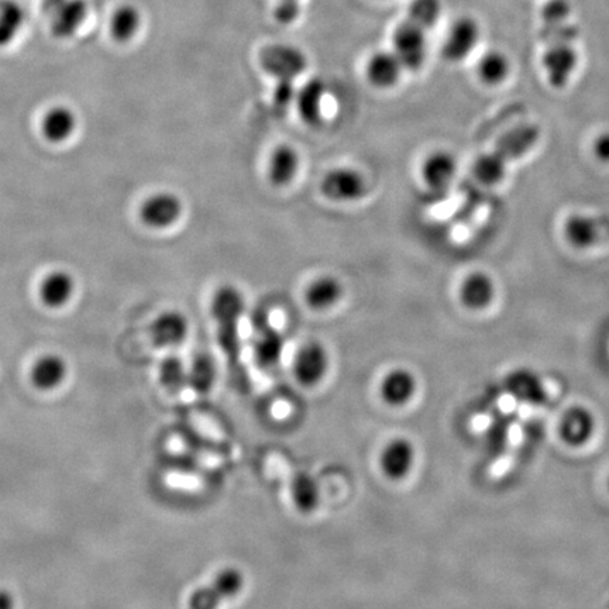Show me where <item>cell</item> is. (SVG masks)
I'll use <instances>...</instances> for the list:
<instances>
[{
  "instance_id": "obj_1",
  "label": "cell",
  "mask_w": 609,
  "mask_h": 609,
  "mask_svg": "<svg viewBox=\"0 0 609 609\" xmlns=\"http://www.w3.org/2000/svg\"><path fill=\"white\" fill-rule=\"evenodd\" d=\"M246 312V299L235 285L216 289L211 301L213 321L218 325L219 342L225 352L239 350V321Z\"/></svg>"
},
{
  "instance_id": "obj_2",
  "label": "cell",
  "mask_w": 609,
  "mask_h": 609,
  "mask_svg": "<svg viewBox=\"0 0 609 609\" xmlns=\"http://www.w3.org/2000/svg\"><path fill=\"white\" fill-rule=\"evenodd\" d=\"M330 371V353L319 340L302 343L292 357L291 373L306 390L319 387Z\"/></svg>"
},
{
  "instance_id": "obj_3",
  "label": "cell",
  "mask_w": 609,
  "mask_h": 609,
  "mask_svg": "<svg viewBox=\"0 0 609 609\" xmlns=\"http://www.w3.org/2000/svg\"><path fill=\"white\" fill-rule=\"evenodd\" d=\"M246 577L237 567H223L212 578L211 583L196 588L189 595L188 605L194 609L218 608L222 602L233 600L243 593Z\"/></svg>"
},
{
  "instance_id": "obj_4",
  "label": "cell",
  "mask_w": 609,
  "mask_h": 609,
  "mask_svg": "<svg viewBox=\"0 0 609 609\" xmlns=\"http://www.w3.org/2000/svg\"><path fill=\"white\" fill-rule=\"evenodd\" d=\"M418 450L411 439L397 436L388 440L378 453V469L391 483H402L414 473Z\"/></svg>"
},
{
  "instance_id": "obj_5",
  "label": "cell",
  "mask_w": 609,
  "mask_h": 609,
  "mask_svg": "<svg viewBox=\"0 0 609 609\" xmlns=\"http://www.w3.org/2000/svg\"><path fill=\"white\" fill-rule=\"evenodd\" d=\"M258 60L261 68L277 81H295L308 68V57L301 48L292 44H270L261 50Z\"/></svg>"
},
{
  "instance_id": "obj_6",
  "label": "cell",
  "mask_w": 609,
  "mask_h": 609,
  "mask_svg": "<svg viewBox=\"0 0 609 609\" xmlns=\"http://www.w3.org/2000/svg\"><path fill=\"white\" fill-rule=\"evenodd\" d=\"M321 192L330 202L356 203L368 194L367 178L357 168H332L322 178Z\"/></svg>"
},
{
  "instance_id": "obj_7",
  "label": "cell",
  "mask_w": 609,
  "mask_h": 609,
  "mask_svg": "<svg viewBox=\"0 0 609 609\" xmlns=\"http://www.w3.org/2000/svg\"><path fill=\"white\" fill-rule=\"evenodd\" d=\"M419 392V381L414 371L406 367H394L381 377L378 397L387 408H408Z\"/></svg>"
},
{
  "instance_id": "obj_8",
  "label": "cell",
  "mask_w": 609,
  "mask_h": 609,
  "mask_svg": "<svg viewBox=\"0 0 609 609\" xmlns=\"http://www.w3.org/2000/svg\"><path fill=\"white\" fill-rule=\"evenodd\" d=\"M392 51L404 65L405 70L418 71L428 57L426 30L409 20L399 24L392 34Z\"/></svg>"
},
{
  "instance_id": "obj_9",
  "label": "cell",
  "mask_w": 609,
  "mask_h": 609,
  "mask_svg": "<svg viewBox=\"0 0 609 609\" xmlns=\"http://www.w3.org/2000/svg\"><path fill=\"white\" fill-rule=\"evenodd\" d=\"M547 82L552 88L562 89L569 85L578 68V54L570 41H553L542 57Z\"/></svg>"
},
{
  "instance_id": "obj_10",
  "label": "cell",
  "mask_w": 609,
  "mask_h": 609,
  "mask_svg": "<svg viewBox=\"0 0 609 609\" xmlns=\"http://www.w3.org/2000/svg\"><path fill=\"white\" fill-rule=\"evenodd\" d=\"M481 39L480 24L470 16L459 17L450 27L443 43L442 54L449 63H461L474 50Z\"/></svg>"
},
{
  "instance_id": "obj_11",
  "label": "cell",
  "mask_w": 609,
  "mask_h": 609,
  "mask_svg": "<svg viewBox=\"0 0 609 609\" xmlns=\"http://www.w3.org/2000/svg\"><path fill=\"white\" fill-rule=\"evenodd\" d=\"M140 219L147 227L164 230L174 226L182 215V202L177 195L160 192L149 196L140 206Z\"/></svg>"
},
{
  "instance_id": "obj_12",
  "label": "cell",
  "mask_w": 609,
  "mask_h": 609,
  "mask_svg": "<svg viewBox=\"0 0 609 609\" xmlns=\"http://www.w3.org/2000/svg\"><path fill=\"white\" fill-rule=\"evenodd\" d=\"M457 171H459V165H457L456 157L450 151L436 150L423 160L421 177L423 184L430 192L443 194L452 187L457 177Z\"/></svg>"
},
{
  "instance_id": "obj_13",
  "label": "cell",
  "mask_w": 609,
  "mask_h": 609,
  "mask_svg": "<svg viewBox=\"0 0 609 609\" xmlns=\"http://www.w3.org/2000/svg\"><path fill=\"white\" fill-rule=\"evenodd\" d=\"M459 301L463 308L471 312H483L490 308L497 295V287L490 274L474 271L460 282Z\"/></svg>"
},
{
  "instance_id": "obj_14",
  "label": "cell",
  "mask_w": 609,
  "mask_h": 609,
  "mask_svg": "<svg viewBox=\"0 0 609 609\" xmlns=\"http://www.w3.org/2000/svg\"><path fill=\"white\" fill-rule=\"evenodd\" d=\"M189 335V322L184 313L165 311L150 325V339L160 349H175L185 343Z\"/></svg>"
},
{
  "instance_id": "obj_15",
  "label": "cell",
  "mask_w": 609,
  "mask_h": 609,
  "mask_svg": "<svg viewBox=\"0 0 609 609\" xmlns=\"http://www.w3.org/2000/svg\"><path fill=\"white\" fill-rule=\"evenodd\" d=\"M68 364L60 354L47 353L33 361L29 380L33 388L40 392H53L65 383Z\"/></svg>"
},
{
  "instance_id": "obj_16",
  "label": "cell",
  "mask_w": 609,
  "mask_h": 609,
  "mask_svg": "<svg viewBox=\"0 0 609 609\" xmlns=\"http://www.w3.org/2000/svg\"><path fill=\"white\" fill-rule=\"evenodd\" d=\"M344 298L342 281L335 275H319L306 285L304 302L313 312L332 311Z\"/></svg>"
},
{
  "instance_id": "obj_17",
  "label": "cell",
  "mask_w": 609,
  "mask_h": 609,
  "mask_svg": "<svg viewBox=\"0 0 609 609\" xmlns=\"http://www.w3.org/2000/svg\"><path fill=\"white\" fill-rule=\"evenodd\" d=\"M256 337L253 356L258 366L273 368L280 363L285 350V337L274 326L268 325L266 318L257 315Z\"/></svg>"
},
{
  "instance_id": "obj_18",
  "label": "cell",
  "mask_w": 609,
  "mask_h": 609,
  "mask_svg": "<svg viewBox=\"0 0 609 609\" xmlns=\"http://www.w3.org/2000/svg\"><path fill=\"white\" fill-rule=\"evenodd\" d=\"M604 226L597 218L584 213H574L563 225V237L573 249L590 250L601 242Z\"/></svg>"
},
{
  "instance_id": "obj_19",
  "label": "cell",
  "mask_w": 609,
  "mask_h": 609,
  "mask_svg": "<svg viewBox=\"0 0 609 609\" xmlns=\"http://www.w3.org/2000/svg\"><path fill=\"white\" fill-rule=\"evenodd\" d=\"M288 491L292 507L298 514L311 516L321 507V485L312 474L305 471L295 473L289 481Z\"/></svg>"
},
{
  "instance_id": "obj_20",
  "label": "cell",
  "mask_w": 609,
  "mask_h": 609,
  "mask_svg": "<svg viewBox=\"0 0 609 609\" xmlns=\"http://www.w3.org/2000/svg\"><path fill=\"white\" fill-rule=\"evenodd\" d=\"M299 168H301V156L298 150L289 144H280L268 157V181L275 188L288 187L297 178Z\"/></svg>"
},
{
  "instance_id": "obj_21",
  "label": "cell",
  "mask_w": 609,
  "mask_h": 609,
  "mask_svg": "<svg viewBox=\"0 0 609 609\" xmlns=\"http://www.w3.org/2000/svg\"><path fill=\"white\" fill-rule=\"evenodd\" d=\"M88 6L84 0H60L51 12V30L58 39H71L84 24Z\"/></svg>"
},
{
  "instance_id": "obj_22",
  "label": "cell",
  "mask_w": 609,
  "mask_h": 609,
  "mask_svg": "<svg viewBox=\"0 0 609 609\" xmlns=\"http://www.w3.org/2000/svg\"><path fill=\"white\" fill-rule=\"evenodd\" d=\"M404 71V65L394 51H377L366 64L367 81L378 89H390L397 85Z\"/></svg>"
},
{
  "instance_id": "obj_23",
  "label": "cell",
  "mask_w": 609,
  "mask_h": 609,
  "mask_svg": "<svg viewBox=\"0 0 609 609\" xmlns=\"http://www.w3.org/2000/svg\"><path fill=\"white\" fill-rule=\"evenodd\" d=\"M325 98L326 85L321 78L309 79L298 88L295 106L302 122L308 126H316L322 122Z\"/></svg>"
},
{
  "instance_id": "obj_24",
  "label": "cell",
  "mask_w": 609,
  "mask_h": 609,
  "mask_svg": "<svg viewBox=\"0 0 609 609\" xmlns=\"http://www.w3.org/2000/svg\"><path fill=\"white\" fill-rule=\"evenodd\" d=\"M75 294L74 277L67 271L58 270L47 274L39 287L41 304L48 309H61L70 304Z\"/></svg>"
},
{
  "instance_id": "obj_25",
  "label": "cell",
  "mask_w": 609,
  "mask_h": 609,
  "mask_svg": "<svg viewBox=\"0 0 609 609\" xmlns=\"http://www.w3.org/2000/svg\"><path fill=\"white\" fill-rule=\"evenodd\" d=\"M539 140L538 127L532 125L516 126L502 134L495 144V151L504 157L508 163L518 160L536 146Z\"/></svg>"
},
{
  "instance_id": "obj_26",
  "label": "cell",
  "mask_w": 609,
  "mask_h": 609,
  "mask_svg": "<svg viewBox=\"0 0 609 609\" xmlns=\"http://www.w3.org/2000/svg\"><path fill=\"white\" fill-rule=\"evenodd\" d=\"M40 129L44 139L50 143H64L71 139L72 134L77 130V116L74 110L67 106H53L44 113Z\"/></svg>"
},
{
  "instance_id": "obj_27",
  "label": "cell",
  "mask_w": 609,
  "mask_h": 609,
  "mask_svg": "<svg viewBox=\"0 0 609 609\" xmlns=\"http://www.w3.org/2000/svg\"><path fill=\"white\" fill-rule=\"evenodd\" d=\"M508 161L497 151L481 154L473 164V177L484 187H497L507 177Z\"/></svg>"
},
{
  "instance_id": "obj_28",
  "label": "cell",
  "mask_w": 609,
  "mask_h": 609,
  "mask_svg": "<svg viewBox=\"0 0 609 609\" xmlns=\"http://www.w3.org/2000/svg\"><path fill=\"white\" fill-rule=\"evenodd\" d=\"M140 10L133 5L119 6L109 20V33L118 43H129L141 29Z\"/></svg>"
},
{
  "instance_id": "obj_29",
  "label": "cell",
  "mask_w": 609,
  "mask_h": 609,
  "mask_svg": "<svg viewBox=\"0 0 609 609\" xmlns=\"http://www.w3.org/2000/svg\"><path fill=\"white\" fill-rule=\"evenodd\" d=\"M512 65L508 55L500 50H490L483 54L477 64L480 81L487 86H500L511 75Z\"/></svg>"
},
{
  "instance_id": "obj_30",
  "label": "cell",
  "mask_w": 609,
  "mask_h": 609,
  "mask_svg": "<svg viewBox=\"0 0 609 609\" xmlns=\"http://www.w3.org/2000/svg\"><path fill=\"white\" fill-rule=\"evenodd\" d=\"M157 378L168 394H180L188 387V366L177 356L165 357L158 366Z\"/></svg>"
},
{
  "instance_id": "obj_31",
  "label": "cell",
  "mask_w": 609,
  "mask_h": 609,
  "mask_svg": "<svg viewBox=\"0 0 609 609\" xmlns=\"http://www.w3.org/2000/svg\"><path fill=\"white\" fill-rule=\"evenodd\" d=\"M216 383V364L208 354H199L188 366V387L196 394H208Z\"/></svg>"
},
{
  "instance_id": "obj_32",
  "label": "cell",
  "mask_w": 609,
  "mask_h": 609,
  "mask_svg": "<svg viewBox=\"0 0 609 609\" xmlns=\"http://www.w3.org/2000/svg\"><path fill=\"white\" fill-rule=\"evenodd\" d=\"M23 9L13 0L0 2V47L13 43L22 32L24 26Z\"/></svg>"
},
{
  "instance_id": "obj_33",
  "label": "cell",
  "mask_w": 609,
  "mask_h": 609,
  "mask_svg": "<svg viewBox=\"0 0 609 609\" xmlns=\"http://www.w3.org/2000/svg\"><path fill=\"white\" fill-rule=\"evenodd\" d=\"M442 10V0H412L408 20L428 32L438 24Z\"/></svg>"
},
{
  "instance_id": "obj_34",
  "label": "cell",
  "mask_w": 609,
  "mask_h": 609,
  "mask_svg": "<svg viewBox=\"0 0 609 609\" xmlns=\"http://www.w3.org/2000/svg\"><path fill=\"white\" fill-rule=\"evenodd\" d=\"M570 12L569 0H549L543 6L542 19L550 27L564 26L569 19Z\"/></svg>"
},
{
  "instance_id": "obj_35",
  "label": "cell",
  "mask_w": 609,
  "mask_h": 609,
  "mask_svg": "<svg viewBox=\"0 0 609 609\" xmlns=\"http://www.w3.org/2000/svg\"><path fill=\"white\" fill-rule=\"evenodd\" d=\"M298 88L295 86V81H287V79H280L275 84L273 92L274 105L280 109H287L292 103H295L297 99Z\"/></svg>"
},
{
  "instance_id": "obj_36",
  "label": "cell",
  "mask_w": 609,
  "mask_h": 609,
  "mask_svg": "<svg viewBox=\"0 0 609 609\" xmlns=\"http://www.w3.org/2000/svg\"><path fill=\"white\" fill-rule=\"evenodd\" d=\"M301 3L299 0H280L275 6L274 17L278 23L288 26L297 22L301 16Z\"/></svg>"
},
{
  "instance_id": "obj_37",
  "label": "cell",
  "mask_w": 609,
  "mask_h": 609,
  "mask_svg": "<svg viewBox=\"0 0 609 609\" xmlns=\"http://www.w3.org/2000/svg\"><path fill=\"white\" fill-rule=\"evenodd\" d=\"M591 153L598 163L609 165V132H601L594 137Z\"/></svg>"
},
{
  "instance_id": "obj_38",
  "label": "cell",
  "mask_w": 609,
  "mask_h": 609,
  "mask_svg": "<svg viewBox=\"0 0 609 609\" xmlns=\"http://www.w3.org/2000/svg\"><path fill=\"white\" fill-rule=\"evenodd\" d=\"M15 597L8 590H0V609H10L15 607Z\"/></svg>"
}]
</instances>
